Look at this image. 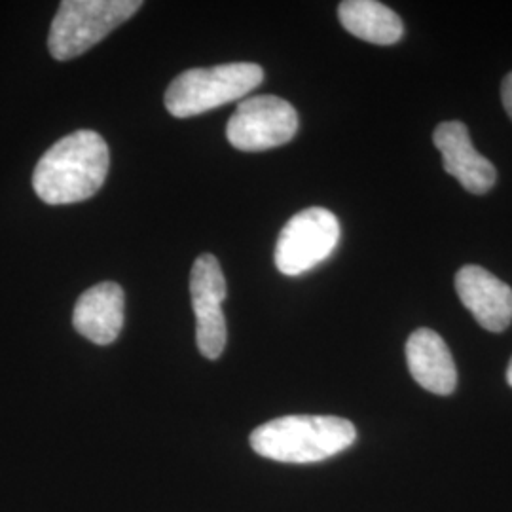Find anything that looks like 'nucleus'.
Listing matches in <instances>:
<instances>
[{"label":"nucleus","instance_id":"obj_13","mask_svg":"<svg viewBox=\"0 0 512 512\" xmlns=\"http://www.w3.org/2000/svg\"><path fill=\"white\" fill-rule=\"evenodd\" d=\"M501 97H503V107L507 110L509 118L512 120V73L505 76L503 86H501Z\"/></svg>","mask_w":512,"mask_h":512},{"label":"nucleus","instance_id":"obj_10","mask_svg":"<svg viewBox=\"0 0 512 512\" xmlns=\"http://www.w3.org/2000/svg\"><path fill=\"white\" fill-rule=\"evenodd\" d=\"M406 363L412 378L435 393L450 395L458 385V370L454 357L442 336L435 330H414L406 342Z\"/></svg>","mask_w":512,"mask_h":512},{"label":"nucleus","instance_id":"obj_9","mask_svg":"<svg viewBox=\"0 0 512 512\" xmlns=\"http://www.w3.org/2000/svg\"><path fill=\"white\" fill-rule=\"evenodd\" d=\"M126 296L120 285L107 281L82 294L74 306L73 325L97 346H109L124 327Z\"/></svg>","mask_w":512,"mask_h":512},{"label":"nucleus","instance_id":"obj_1","mask_svg":"<svg viewBox=\"0 0 512 512\" xmlns=\"http://www.w3.org/2000/svg\"><path fill=\"white\" fill-rule=\"evenodd\" d=\"M109 147L92 129L57 141L35 167L33 188L48 205H71L95 196L109 173Z\"/></svg>","mask_w":512,"mask_h":512},{"label":"nucleus","instance_id":"obj_12","mask_svg":"<svg viewBox=\"0 0 512 512\" xmlns=\"http://www.w3.org/2000/svg\"><path fill=\"white\" fill-rule=\"evenodd\" d=\"M190 296L194 313H213L220 310L226 298V279L217 256L202 255L196 258L190 274Z\"/></svg>","mask_w":512,"mask_h":512},{"label":"nucleus","instance_id":"obj_4","mask_svg":"<svg viewBox=\"0 0 512 512\" xmlns=\"http://www.w3.org/2000/svg\"><path fill=\"white\" fill-rule=\"evenodd\" d=\"M141 6V0H63L50 29V54L57 61L86 54Z\"/></svg>","mask_w":512,"mask_h":512},{"label":"nucleus","instance_id":"obj_2","mask_svg":"<svg viewBox=\"0 0 512 512\" xmlns=\"http://www.w3.org/2000/svg\"><path fill=\"white\" fill-rule=\"evenodd\" d=\"M355 439V425L344 418L285 416L256 427L251 446L258 456L281 463H317L348 450Z\"/></svg>","mask_w":512,"mask_h":512},{"label":"nucleus","instance_id":"obj_3","mask_svg":"<svg viewBox=\"0 0 512 512\" xmlns=\"http://www.w3.org/2000/svg\"><path fill=\"white\" fill-rule=\"evenodd\" d=\"M264 80L255 63H228L179 74L165 92V109L177 118H190L232 103L253 92Z\"/></svg>","mask_w":512,"mask_h":512},{"label":"nucleus","instance_id":"obj_7","mask_svg":"<svg viewBox=\"0 0 512 512\" xmlns=\"http://www.w3.org/2000/svg\"><path fill=\"white\" fill-rule=\"evenodd\" d=\"M456 291L478 325L503 332L512 321V289L482 266H463L456 275Z\"/></svg>","mask_w":512,"mask_h":512},{"label":"nucleus","instance_id":"obj_14","mask_svg":"<svg viewBox=\"0 0 512 512\" xmlns=\"http://www.w3.org/2000/svg\"><path fill=\"white\" fill-rule=\"evenodd\" d=\"M507 382H509V385L512 387V359L511 363H509V368H507Z\"/></svg>","mask_w":512,"mask_h":512},{"label":"nucleus","instance_id":"obj_6","mask_svg":"<svg viewBox=\"0 0 512 512\" xmlns=\"http://www.w3.org/2000/svg\"><path fill=\"white\" fill-rule=\"evenodd\" d=\"M298 131V114L289 101L256 95L238 105L228 122L230 145L243 152H262L287 145Z\"/></svg>","mask_w":512,"mask_h":512},{"label":"nucleus","instance_id":"obj_5","mask_svg":"<svg viewBox=\"0 0 512 512\" xmlns=\"http://www.w3.org/2000/svg\"><path fill=\"white\" fill-rule=\"evenodd\" d=\"M340 241V222L323 207H310L294 215L281 230L275 245V266L296 277L327 260Z\"/></svg>","mask_w":512,"mask_h":512},{"label":"nucleus","instance_id":"obj_11","mask_svg":"<svg viewBox=\"0 0 512 512\" xmlns=\"http://www.w3.org/2000/svg\"><path fill=\"white\" fill-rule=\"evenodd\" d=\"M338 18L353 37L372 44L389 46L403 38V19L376 0H346L338 8Z\"/></svg>","mask_w":512,"mask_h":512},{"label":"nucleus","instance_id":"obj_8","mask_svg":"<svg viewBox=\"0 0 512 512\" xmlns=\"http://www.w3.org/2000/svg\"><path fill=\"white\" fill-rule=\"evenodd\" d=\"M433 141L442 154V164L446 173L456 177L467 192L486 194L494 186L497 181L494 164L480 152H476L465 124H440L433 133Z\"/></svg>","mask_w":512,"mask_h":512}]
</instances>
